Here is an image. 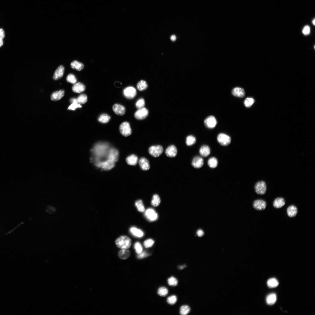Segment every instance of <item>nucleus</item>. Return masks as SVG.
<instances>
[{"instance_id": "obj_1", "label": "nucleus", "mask_w": 315, "mask_h": 315, "mask_svg": "<svg viewBox=\"0 0 315 315\" xmlns=\"http://www.w3.org/2000/svg\"><path fill=\"white\" fill-rule=\"evenodd\" d=\"M116 244L119 248L122 249H127L130 248L131 242L128 237L123 236L118 238L116 241Z\"/></svg>"}, {"instance_id": "obj_2", "label": "nucleus", "mask_w": 315, "mask_h": 315, "mask_svg": "<svg viewBox=\"0 0 315 315\" xmlns=\"http://www.w3.org/2000/svg\"><path fill=\"white\" fill-rule=\"evenodd\" d=\"M254 189L257 193L260 195H263L267 191L266 184L263 181H259L255 184Z\"/></svg>"}, {"instance_id": "obj_3", "label": "nucleus", "mask_w": 315, "mask_h": 315, "mask_svg": "<svg viewBox=\"0 0 315 315\" xmlns=\"http://www.w3.org/2000/svg\"><path fill=\"white\" fill-rule=\"evenodd\" d=\"M120 130L121 134L125 137L130 135L132 133L130 124L127 122H124L120 125Z\"/></svg>"}, {"instance_id": "obj_4", "label": "nucleus", "mask_w": 315, "mask_h": 315, "mask_svg": "<svg viewBox=\"0 0 315 315\" xmlns=\"http://www.w3.org/2000/svg\"><path fill=\"white\" fill-rule=\"evenodd\" d=\"M163 149L160 145L152 146L150 147L149 149V154L155 157H159L162 153Z\"/></svg>"}, {"instance_id": "obj_5", "label": "nucleus", "mask_w": 315, "mask_h": 315, "mask_svg": "<svg viewBox=\"0 0 315 315\" xmlns=\"http://www.w3.org/2000/svg\"><path fill=\"white\" fill-rule=\"evenodd\" d=\"M217 141L221 145L226 146L230 143L231 139L230 137L224 133L219 134L217 137Z\"/></svg>"}, {"instance_id": "obj_6", "label": "nucleus", "mask_w": 315, "mask_h": 315, "mask_svg": "<svg viewBox=\"0 0 315 315\" xmlns=\"http://www.w3.org/2000/svg\"><path fill=\"white\" fill-rule=\"evenodd\" d=\"M123 94L127 98L131 99L134 98L137 94L136 89L131 87L125 88L123 91Z\"/></svg>"}, {"instance_id": "obj_7", "label": "nucleus", "mask_w": 315, "mask_h": 315, "mask_svg": "<svg viewBox=\"0 0 315 315\" xmlns=\"http://www.w3.org/2000/svg\"><path fill=\"white\" fill-rule=\"evenodd\" d=\"M149 111L145 108L139 109L135 113V118L138 120H141L145 119L148 116Z\"/></svg>"}, {"instance_id": "obj_8", "label": "nucleus", "mask_w": 315, "mask_h": 315, "mask_svg": "<svg viewBox=\"0 0 315 315\" xmlns=\"http://www.w3.org/2000/svg\"><path fill=\"white\" fill-rule=\"evenodd\" d=\"M205 126L209 128H214L217 124V121L214 116H211L207 117L204 121Z\"/></svg>"}, {"instance_id": "obj_9", "label": "nucleus", "mask_w": 315, "mask_h": 315, "mask_svg": "<svg viewBox=\"0 0 315 315\" xmlns=\"http://www.w3.org/2000/svg\"><path fill=\"white\" fill-rule=\"evenodd\" d=\"M145 215L147 219L150 221H155L158 218L157 214L152 208L148 209L146 211Z\"/></svg>"}, {"instance_id": "obj_10", "label": "nucleus", "mask_w": 315, "mask_h": 315, "mask_svg": "<svg viewBox=\"0 0 315 315\" xmlns=\"http://www.w3.org/2000/svg\"><path fill=\"white\" fill-rule=\"evenodd\" d=\"M178 150L176 146L172 145L169 146L166 149L165 153L166 156L170 158L176 157L177 154Z\"/></svg>"}, {"instance_id": "obj_11", "label": "nucleus", "mask_w": 315, "mask_h": 315, "mask_svg": "<svg viewBox=\"0 0 315 315\" xmlns=\"http://www.w3.org/2000/svg\"><path fill=\"white\" fill-rule=\"evenodd\" d=\"M253 207L259 211H263L266 207L267 204L265 201L260 199L255 201L253 203Z\"/></svg>"}, {"instance_id": "obj_12", "label": "nucleus", "mask_w": 315, "mask_h": 315, "mask_svg": "<svg viewBox=\"0 0 315 315\" xmlns=\"http://www.w3.org/2000/svg\"><path fill=\"white\" fill-rule=\"evenodd\" d=\"M203 164L204 161L203 158L198 156L195 157L192 162V165L194 168H201L203 166Z\"/></svg>"}, {"instance_id": "obj_13", "label": "nucleus", "mask_w": 315, "mask_h": 315, "mask_svg": "<svg viewBox=\"0 0 315 315\" xmlns=\"http://www.w3.org/2000/svg\"><path fill=\"white\" fill-rule=\"evenodd\" d=\"M113 110L116 114L120 116H122L124 114L125 111V108L123 106L117 104L114 105Z\"/></svg>"}, {"instance_id": "obj_14", "label": "nucleus", "mask_w": 315, "mask_h": 315, "mask_svg": "<svg viewBox=\"0 0 315 315\" xmlns=\"http://www.w3.org/2000/svg\"><path fill=\"white\" fill-rule=\"evenodd\" d=\"M139 163L140 167L143 170L147 171L150 168L149 162L145 158L142 157L140 158L139 161Z\"/></svg>"}, {"instance_id": "obj_15", "label": "nucleus", "mask_w": 315, "mask_h": 315, "mask_svg": "<svg viewBox=\"0 0 315 315\" xmlns=\"http://www.w3.org/2000/svg\"><path fill=\"white\" fill-rule=\"evenodd\" d=\"M65 71V67L62 65H60L56 70L53 78L54 80H57L61 78L63 76Z\"/></svg>"}, {"instance_id": "obj_16", "label": "nucleus", "mask_w": 315, "mask_h": 315, "mask_svg": "<svg viewBox=\"0 0 315 315\" xmlns=\"http://www.w3.org/2000/svg\"><path fill=\"white\" fill-rule=\"evenodd\" d=\"M232 93L233 95L239 98L244 97L246 95V92L244 90L239 87H236L233 88L232 90Z\"/></svg>"}, {"instance_id": "obj_17", "label": "nucleus", "mask_w": 315, "mask_h": 315, "mask_svg": "<svg viewBox=\"0 0 315 315\" xmlns=\"http://www.w3.org/2000/svg\"><path fill=\"white\" fill-rule=\"evenodd\" d=\"M86 89L85 86L83 84L78 83L75 84L72 87L73 91L76 93H80L84 92Z\"/></svg>"}, {"instance_id": "obj_18", "label": "nucleus", "mask_w": 315, "mask_h": 315, "mask_svg": "<svg viewBox=\"0 0 315 315\" xmlns=\"http://www.w3.org/2000/svg\"><path fill=\"white\" fill-rule=\"evenodd\" d=\"M64 94L65 91L63 90L55 92L52 95L51 99L55 101L59 100L64 96Z\"/></svg>"}, {"instance_id": "obj_19", "label": "nucleus", "mask_w": 315, "mask_h": 315, "mask_svg": "<svg viewBox=\"0 0 315 315\" xmlns=\"http://www.w3.org/2000/svg\"><path fill=\"white\" fill-rule=\"evenodd\" d=\"M287 212L288 215L291 217H295L298 213V209L295 205L289 206L287 209Z\"/></svg>"}, {"instance_id": "obj_20", "label": "nucleus", "mask_w": 315, "mask_h": 315, "mask_svg": "<svg viewBox=\"0 0 315 315\" xmlns=\"http://www.w3.org/2000/svg\"><path fill=\"white\" fill-rule=\"evenodd\" d=\"M285 204V200L282 197H277L273 203V206L276 208L283 207Z\"/></svg>"}, {"instance_id": "obj_21", "label": "nucleus", "mask_w": 315, "mask_h": 315, "mask_svg": "<svg viewBox=\"0 0 315 315\" xmlns=\"http://www.w3.org/2000/svg\"><path fill=\"white\" fill-rule=\"evenodd\" d=\"M138 157L135 155H133L128 157L126 159V161L128 165L135 166L138 162Z\"/></svg>"}, {"instance_id": "obj_22", "label": "nucleus", "mask_w": 315, "mask_h": 315, "mask_svg": "<svg viewBox=\"0 0 315 315\" xmlns=\"http://www.w3.org/2000/svg\"><path fill=\"white\" fill-rule=\"evenodd\" d=\"M199 153L202 156L206 157L208 156L211 153V149L208 146L204 145L200 148Z\"/></svg>"}, {"instance_id": "obj_23", "label": "nucleus", "mask_w": 315, "mask_h": 315, "mask_svg": "<svg viewBox=\"0 0 315 315\" xmlns=\"http://www.w3.org/2000/svg\"><path fill=\"white\" fill-rule=\"evenodd\" d=\"M71 66L73 69L81 71L84 68V65L83 63L77 61H74L71 63Z\"/></svg>"}, {"instance_id": "obj_24", "label": "nucleus", "mask_w": 315, "mask_h": 315, "mask_svg": "<svg viewBox=\"0 0 315 315\" xmlns=\"http://www.w3.org/2000/svg\"><path fill=\"white\" fill-rule=\"evenodd\" d=\"M277 300V296L275 294L272 293L268 295L266 298L267 304L270 305L275 304Z\"/></svg>"}, {"instance_id": "obj_25", "label": "nucleus", "mask_w": 315, "mask_h": 315, "mask_svg": "<svg viewBox=\"0 0 315 315\" xmlns=\"http://www.w3.org/2000/svg\"><path fill=\"white\" fill-rule=\"evenodd\" d=\"M70 102L72 103V104L68 107V110H75L76 108L82 107L81 104H78L75 98H73L71 99Z\"/></svg>"}, {"instance_id": "obj_26", "label": "nucleus", "mask_w": 315, "mask_h": 315, "mask_svg": "<svg viewBox=\"0 0 315 315\" xmlns=\"http://www.w3.org/2000/svg\"><path fill=\"white\" fill-rule=\"evenodd\" d=\"M130 252L126 249H123L121 250L119 254L120 258L122 260H125L129 257Z\"/></svg>"}, {"instance_id": "obj_27", "label": "nucleus", "mask_w": 315, "mask_h": 315, "mask_svg": "<svg viewBox=\"0 0 315 315\" xmlns=\"http://www.w3.org/2000/svg\"><path fill=\"white\" fill-rule=\"evenodd\" d=\"M279 284L277 280L275 278H272L268 279L267 282V286L270 288L276 287Z\"/></svg>"}, {"instance_id": "obj_28", "label": "nucleus", "mask_w": 315, "mask_h": 315, "mask_svg": "<svg viewBox=\"0 0 315 315\" xmlns=\"http://www.w3.org/2000/svg\"><path fill=\"white\" fill-rule=\"evenodd\" d=\"M130 231L134 235L139 238L143 237L144 235V233L142 230L135 227H132Z\"/></svg>"}, {"instance_id": "obj_29", "label": "nucleus", "mask_w": 315, "mask_h": 315, "mask_svg": "<svg viewBox=\"0 0 315 315\" xmlns=\"http://www.w3.org/2000/svg\"><path fill=\"white\" fill-rule=\"evenodd\" d=\"M111 118L110 116L106 114H102L98 119V121L100 122L103 123H106L109 122Z\"/></svg>"}, {"instance_id": "obj_30", "label": "nucleus", "mask_w": 315, "mask_h": 315, "mask_svg": "<svg viewBox=\"0 0 315 315\" xmlns=\"http://www.w3.org/2000/svg\"><path fill=\"white\" fill-rule=\"evenodd\" d=\"M218 161L216 158L214 157L210 158L208 161V165L209 167L214 168L217 167L218 165Z\"/></svg>"}, {"instance_id": "obj_31", "label": "nucleus", "mask_w": 315, "mask_h": 315, "mask_svg": "<svg viewBox=\"0 0 315 315\" xmlns=\"http://www.w3.org/2000/svg\"><path fill=\"white\" fill-rule=\"evenodd\" d=\"M160 203V199L159 196L157 194L154 195L151 201V204L153 206L157 207L159 206Z\"/></svg>"}, {"instance_id": "obj_32", "label": "nucleus", "mask_w": 315, "mask_h": 315, "mask_svg": "<svg viewBox=\"0 0 315 315\" xmlns=\"http://www.w3.org/2000/svg\"><path fill=\"white\" fill-rule=\"evenodd\" d=\"M147 87V83L145 81L143 80L140 81L137 85V88L139 90L141 91L145 90Z\"/></svg>"}, {"instance_id": "obj_33", "label": "nucleus", "mask_w": 315, "mask_h": 315, "mask_svg": "<svg viewBox=\"0 0 315 315\" xmlns=\"http://www.w3.org/2000/svg\"><path fill=\"white\" fill-rule=\"evenodd\" d=\"M135 205L139 212L143 213L145 211V207L141 200L137 201L135 202Z\"/></svg>"}, {"instance_id": "obj_34", "label": "nucleus", "mask_w": 315, "mask_h": 315, "mask_svg": "<svg viewBox=\"0 0 315 315\" xmlns=\"http://www.w3.org/2000/svg\"><path fill=\"white\" fill-rule=\"evenodd\" d=\"M196 139L195 137L190 135L187 137L186 139V143L188 146H191L194 145L196 143Z\"/></svg>"}, {"instance_id": "obj_35", "label": "nucleus", "mask_w": 315, "mask_h": 315, "mask_svg": "<svg viewBox=\"0 0 315 315\" xmlns=\"http://www.w3.org/2000/svg\"><path fill=\"white\" fill-rule=\"evenodd\" d=\"M76 99L78 104H83L87 102V97L86 95L82 94L80 95Z\"/></svg>"}, {"instance_id": "obj_36", "label": "nucleus", "mask_w": 315, "mask_h": 315, "mask_svg": "<svg viewBox=\"0 0 315 315\" xmlns=\"http://www.w3.org/2000/svg\"><path fill=\"white\" fill-rule=\"evenodd\" d=\"M67 82L73 84H75L77 80L75 76L72 74H70L67 76L66 78Z\"/></svg>"}, {"instance_id": "obj_37", "label": "nucleus", "mask_w": 315, "mask_h": 315, "mask_svg": "<svg viewBox=\"0 0 315 315\" xmlns=\"http://www.w3.org/2000/svg\"><path fill=\"white\" fill-rule=\"evenodd\" d=\"M190 311V307L188 306L185 305L180 308V313L181 315H186L189 313Z\"/></svg>"}, {"instance_id": "obj_38", "label": "nucleus", "mask_w": 315, "mask_h": 315, "mask_svg": "<svg viewBox=\"0 0 315 315\" xmlns=\"http://www.w3.org/2000/svg\"><path fill=\"white\" fill-rule=\"evenodd\" d=\"M168 293V289L165 287H161L159 288L158 291V294L161 297H165Z\"/></svg>"}, {"instance_id": "obj_39", "label": "nucleus", "mask_w": 315, "mask_h": 315, "mask_svg": "<svg viewBox=\"0 0 315 315\" xmlns=\"http://www.w3.org/2000/svg\"><path fill=\"white\" fill-rule=\"evenodd\" d=\"M255 102V100L252 98H247L244 101L245 106L247 108L250 107Z\"/></svg>"}, {"instance_id": "obj_40", "label": "nucleus", "mask_w": 315, "mask_h": 315, "mask_svg": "<svg viewBox=\"0 0 315 315\" xmlns=\"http://www.w3.org/2000/svg\"><path fill=\"white\" fill-rule=\"evenodd\" d=\"M168 283L169 285L170 286H176L178 284V281L176 278L172 277L168 279Z\"/></svg>"}, {"instance_id": "obj_41", "label": "nucleus", "mask_w": 315, "mask_h": 315, "mask_svg": "<svg viewBox=\"0 0 315 315\" xmlns=\"http://www.w3.org/2000/svg\"><path fill=\"white\" fill-rule=\"evenodd\" d=\"M145 104V102L143 98L139 99L136 102V106L138 109H141L144 108Z\"/></svg>"}, {"instance_id": "obj_42", "label": "nucleus", "mask_w": 315, "mask_h": 315, "mask_svg": "<svg viewBox=\"0 0 315 315\" xmlns=\"http://www.w3.org/2000/svg\"><path fill=\"white\" fill-rule=\"evenodd\" d=\"M134 248L136 252L138 254L141 253L143 251V247L141 244L139 242H136L134 244Z\"/></svg>"}, {"instance_id": "obj_43", "label": "nucleus", "mask_w": 315, "mask_h": 315, "mask_svg": "<svg viewBox=\"0 0 315 315\" xmlns=\"http://www.w3.org/2000/svg\"><path fill=\"white\" fill-rule=\"evenodd\" d=\"M177 300V297L176 296L173 295L168 297L167 301L169 304L173 305L175 304Z\"/></svg>"}, {"instance_id": "obj_44", "label": "nucleus", "mask_w": 315, "mask_h": 315, "mask_svg": "<svg viewBox=\"0 0 315 315\" xmlns=\"http://www.w3.org/2000/svg\"><path fill=\"white\" fill-rule=\"evenodd\" d=\"M154 241L152 239H149L146 240L144 243V246L146 248H150L153 246Z\"/></svg>"}, {"instance_id": "obj_45", "label": "nucleus", "mask_w": 315, "mask_h": 315, "mask_svg": "<svg viewBox=\"0 0 315 315\" xmlns=\"http://www.w3.org/2000/svg\"><path fill=\"white\" fill-rule=\"evenodd\" d=\"M302 33L305 35L309 34L310 32V28L308 26H305L302 30Z\"/></svg>"}, {"instance_id": "obj_46", "label": "nucleus", "mask_w": 315, "mask_h": 315, "mask_svg": "<svg viewBox=\"0 0 315 315\" xmlns=\"http://www.w3.org/2000/svg\"><path fill=\"white\" fill-rule=\"evenodd\" d=\"M149 254L145 252H143L139 254L137 257L139 259H142L148 256Z\"/></svg>"}, {"instance_id": "obj_47", "label": "nucleus", "mask_w": 315, "mask_h": 315, "mask_svg": "<svg viewBox=\"0 0 315 315\" xmlns=\"http://www.w3.org/2000/svg\"><path fill=\"white\" fill-rule=\"evenodd\" d=\"M5 37V33L4 30L2 29H0V39H3Z\"/></svg>"}, {"instance_id": "obj_48", "label": "nucleus", "mask_w": 315, "mask_h": 315, "mask_svg": "<svg viewBox=\"0 0 315 315\" xmlns=\"http://www.w3.org/2000/svg\"><path fill=\"white\" fill-rule=\"evenodd\" d=\"M197 234L198 236L201 237L204 235V232L202 230H199L197 231Z\"/></svg>"}, {"instance_id": "obj_49", "label": "nucleus", "mask_w": 315, "mask_h": 315, "mask_svg": "<svg viewBox=\"0 0 315 315\" xmlns=\"http://www.w3.org/2000/svg\"><path fill=\"white\" fill-rule=\"evenodd\" d=\"M171 40L172 41H174L176 40V38L175 35H173L170 38Z\"/></svg>"}, {"instance_id": "obj_50", "label": "nucleus", "mask_w": 315, "mask_h": 315, "mask_svg": "<svg viewBox=\"0 0 315 315\" xmlns=\"http://www.w3.org/2000/svg\"><path fill=\"white\" fill-rule=\"evenodd\" d=\"M186 267V265H182L179 266L178 267V268L179 269L182 270V269H184V268H185Z\"/></svg>"}, {"instance_id": "obj_51", "label": "nucleus", "mask_w": 315, "mask_h": 315, "mask_svg": "<svg viewBox=\"0 0 315 315\" xmlns=\"http://www.w3.org/2000/svg\"><path fill=\"white\" fill-rule=\"evenodd\" d=\"M3 39H0V48L3 45Z\"/></svg>"}, {"instance_id": "obj_52", "label": "nucleus", "mask_w": 315, "mask_h": 315, "mask_svg": "<svg viewBox=\"0 0 315 315\" xmlns=\"http://www.w3.org/2000/svg\"><path fill=\"white\" fill-rule=\"evenodd\" d=\"M315 19H314L313 20V21H312L313 24L314 25H315Z\"/></svg>"}]
</instances>
